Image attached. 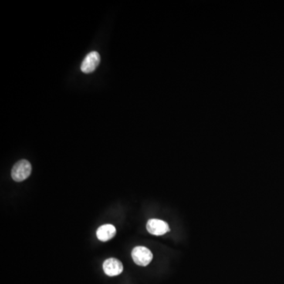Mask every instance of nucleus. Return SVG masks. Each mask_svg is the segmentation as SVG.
Wrapping results in <instances>:
<instances>
[{"instance_id":"obj_1","label":"nucleus","mask_w":284,"mask_h":284,"mask_svg":"<svg viewBox=\"0 0 284 284\" xmlns=\"http://www.w3.org/2000/svg\"><path fill=\"white\" fill-rule=\"evenodd\" d=\"M32 172L31 163L26 160L17 162L11 170V177L15 182H22L26 180Z\"/></svg>"},{"instance_id":"obj_2","label":"nucleus","mask_w":284,"mask_h":284,"mask_svg":"<svg viewBox=\"0 0 284 284\" xmlns=\"http://www.w3.org/2000/svg\"><path fill=\"white\" fill-rule=\"evenodd\" d=\"M131 255L135 264L140 266H147L153 258L151 251L144 246L133 248Z\"/></svg>"},{"instance_id":"obj_3","label":"nucleus","mask_w":284,"mask_h":284,"mask_svg":"<svg viewBox=\"0 0 284 284\" xmlns=\"http://www.w3.org/2000/svg\"><path fill=\"white\" fill-rule=\"evenodd\" d=\"M146 228L150 234L156 235V236L163 235L170 231L167 223L163 220H158V219L149 220L146 225Z\"/></svg>"},{"instance_id":"obj_4","label":"nucleus","mask_w":284,"mask_h":284,"mask_svg":"<svg viewBox=\"0 0 284 284\" xmlns=\"http://www.w3.org/2000/svg\"><path fill=\"white\" fill-rule=\"evenodd\" d=\"M100 62V56L97 52H92L85 57L81 66L82 72L85 74L92 73L97 67Z\"/></svg>"},{"instance_id":"obj_5","label":"nucleus","mask_w":284,"mask_h":284,"mask_svg":"<svg viewBox=\"0 0 284 284\" xmlns=\"http://www.w3.org/2000/svg\"><path fill=\"white\" fill-rule=\"evenodd\" d=\"M103 272L109 276H116L120 275L123 271V265L116 258H109L103 264Z\"/></svg>"},{"instance_id":"obj_6","label":"nucleus","mask_w":284,"mask_h":284,"mask_svg":"<svg viewBox=\"0 0 284 284\" xmlns=\"http://www.w3.org/2000/svg\"><path fill=\"white\" fill-rule=\"evenodd\" d=\"M116 234V227L112 224H104L100 226L96 231L98 239L102 241H106L112 239Z\"/></svg>"}]
</instances>
